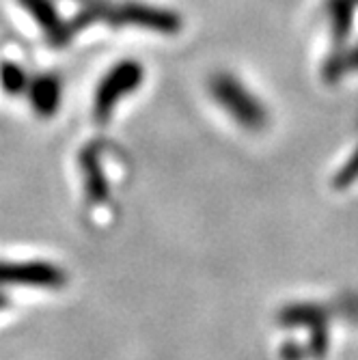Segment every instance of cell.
Wrapping results in <instances>:
<instances>
[{"label":"cell","instance_id":"obj_3","mask_svg":"<svg viewBox=\"0 0 358 360\" xmlns=\"http://www.w3.org/2000/svg\"><path fill=\"white\" fill-rule=\"evenodd\" d=\"M0 84H3V91L7 95H20L28 89V76L18 63L5 60L0 63Z\"/></svg>","mask_w":358,"mask_h":360},{"label":"cell","instance_id":"obj_1","mask_svg":"<svg viewBox=\"0 0 358 360\" xmlns=\"http://www.w3.org/2000/svg\"><path fill=\"white\" fill-rule=\"evenodd\" d=\"M63 270L48 261H5L0 259V289L32 287L54 289L63 285Z\"/></svg>","mask_w":358,"mask_h":360},{"label":"cell","instance_id":"obj_2","mask_svg":"<svg viewBox=\"0 0 358 360\" xmlns=\"http://www.w3.org/2000/svg\"><path fill=\"white\" fill-rule=\"evenodd\" d=\"M28 100L30 106L41 117H52L60 104V84L54 76H37L35 80H28Z\"/></svg>","mask_w":358,"mask_h":360},{"label":"cell","instance_id":"obj_4","mask_svg":"<svg viewBox=\"0 0 358 360\" xmlns=\"http://www.w3.org/2000/svg\"><path fill=\"white\" fill-rule=\"evenodd\" d=\"M7 307H9V298L5 296V291L0 289V311H5Z\"/></svg>","mask_w":358,"mask_h":360}]
</instances>
